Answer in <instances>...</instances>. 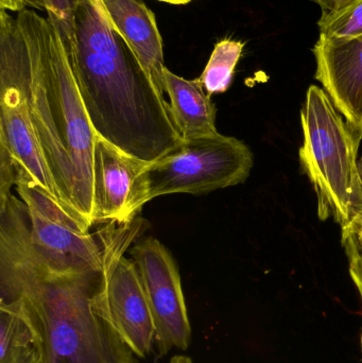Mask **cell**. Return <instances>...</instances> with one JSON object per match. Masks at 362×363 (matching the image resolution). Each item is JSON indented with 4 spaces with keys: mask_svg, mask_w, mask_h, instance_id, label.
Instances as JSON below:
<instances>
[{
    "mask_svg": "<svg viewBox=\"0 0 362 363\" xmlns=\"http://www.w3.org/2000/svg\"><path fill=\"white\" fill-rule=\"evenodd\" d=\"M0 300L23 305L42 363H138L111 319L102 271L47 266L32 245L27 206L13 194L0 204Z\"/></svg>",
    "mask_w": 362,
    "mask_h": 363,
    "instance_id": "obj_1",
    "label": "cell"
},
{
    "mask_svg": "<svg viewBox=\"0 0 362 363\" xmlns=\"http://www.w3.org/2000/svg\"><path fill=\"white\" fill-rule=\"evenodd\" d=\"M0 76L25 96L32 125L64 202L91 221L96 132L57 28L33 9L0 12ZM94 225V224H93Z\"/></svg>",
    "mask_w": 362,
    "mask_h": 363,
    "instance_id": "obj_2",
    "label": "cell"
},
{
    "mask_svg": "<svg viewBox=\"0 0 362 363\" xmlns=\"http://www.w3.org/2000/svg\"><path fill=\"white\" fill-rule=\"evenodd\" d=\"M74 33L68 55L96 134L147 163L178 148L184 140L165 96L91 0L77 6Z\"/></svg>",
    "mask_w": 362,
    "mask_h": 363,
    "instance_id": "obj_3",
    "label": "cell"
},
{
    "mask_svg": "<svg viewBox=\"0 0 362 363\" xmlns=\"http://www.w3.org/2000/svg\"><path fill=\"white\" fill-rule=\"evenodd\" d=\"M301 123L300 161L316 191L319 218L333 217L344 228L362 211L357 159L362 135L317 85L307 89Z\"/></svg>",
    "mask_w": 362,
    "mask_h": 363,
    "instance_id": "obj_4",
    "label": "cell"
},
{
    "mask_svg": "<svg viewBox=\"0 0 362 363\" xmlns=\"http://www.w3.org/2000/svg\"><path fill=\"white\" fill-rule=\"evenodd\" d=\"M253 155L242 140L217 133L184 140L147 167L149 201L166 194H203L244 183Z\"/></svg>",
    "mask_w": 362,
    "mask_h": 363,
    "instance_id": "obj_5",
    "label": "cell"
},
{
    "mask_svg": "<svg viewBox=\"0 0 362 363\" xmlns=\"http://www.w3.org/2000/svg\"><path fill=\"white\" fill-rule=\"evenodd\" d=\"M130 255L152 311L159 356L167 355L172 349L187 351L191 342V326L176 260L153 237L138 241Z\"/></svg>",
    "mask_w": 362,
    "mask_h": 363,
    "instance_id": "obj_6",
    "label": "cell"
},
{
    "mask_svg": "<svg viewBox=\"0 0 362 363\" xmlns=\"http://www.w3.org/2000/svg\"><path fill=\"white\" fill-rule=\"evenodd\" d=\"M96 134L93 157V224L135 221L149 202L147 167Z\"/></svg>",
    "mask_w": 362,
    "mask_h": 363,
    "instance_id": "obj_7",
    "label": "cell"
},
{
    "mask_svg": "<svg viewBox=\"0 0 362 363\" xmlns=\"http://www.w3.org/2000/svg\"><path fill=\"white\" fill-rule=\"evenodd\" d=\"M312 53L315 78L342 116L362 135V35L337 42L319 38Z\"/></svg>",
    "mask_w": 362,
    "mask_h": 363,
    "instance_id": "obj_8",
    "label": "cell"
},
{
    "mask_svg": "<svg viewBox=\"0 0 362 363\" xmlns=\"http://www.w3.org/2000/svg\"><path fill=\"white\" fill-rule=\"evenodd\" d=\"M0 146L4 147L15 163L23 167L34 180L38 181L57 200L67 205L62 199L45 159L42 146L28 112L23 91L12 81L1 76Z\"/></svg>",
    "mask_w": 362,
    "mask_h": 363,
    "instance_id": "obj_9",
    "label": "cell"
},
{
    "mask_svg": "<svg viewBox=\"0 0 362 363\" xmlns=\"http://www.w3.org/2000/svg\"><path fill=\"white\" fill-rule=\"evenodd\" d=\"M27 209L32 245L47 266L59 272H101L103 255L97 234L83 232Z\"/></svg>",
    "mask_w": 362,
    "mask_h": 363,
    "instance_id": "obj_10",
    "label": "cell"
},
{
    "mask_svg": "<svg viewBox=\"0 0 362 363\" xmlns=\"http://www.w3.org/2000/svg\"><path fill=\"white\" fill-rule=\"evenodd\" d=\"M110 25L125 40L162 95L165 96L163 38L154 13L142 0H103Z\"/></svg>",
    "mask_w": 362,
    "mask_h": 363,
    "instance_id": "obj_11",
    "label": "cell"
},
{
    "mask_svg": "<svg viewBox=\"0 0 362 363\" xmlns=\"http://www.w3.org/2000/svg\"><path fill=\"white\" fill-rule=\"evenodd\" d=\"M164 77L165 93L170 99V115L181 138L191 140L219 133L216 106L199 79L187 80L167 67Z\"/></svg>",
    "mask_w": 362,
    "mask_h": 363,
    "instance_id": "obj_12",
    "label": "cell"
},
{
    "mask_svg": "<svg viewBox=\"0 0 362 363\" xmlns=\"http://www.w3.org/2000/svg\"><path fill=\"white\" fill-rule=\"evenodd\" d=\"M0 363H42L38 333L17 300H0Z\"/></svg>",
    "mask_w": 362,
    "mask_h": 363,
    "instance_id": "obj_13",
    "label": "cell"
},
{
    "mask_svg": "<svg viewBox=\"0 0 362 363\" xmlns=\"http://www.w3.org/2000/svg\"><path fill=\"white\" fill-rule=\"evenodd\" d=\"M244 47V43L231 38H225L215 45L203 72L198 78L208 95L225 93L231 86Z\"/></svg>",
    "mask_w": 362,
    "mask_h": 363,
    "instance_id": "obj_14",
    "label": "cell"
},
{
    "mask_svg": "<svg viewBox=\"0 0 362 363\" xmlns=\"http://www.w3.org/2000/svg\"><path fill=\"white\" fill-rule=\"evenodd\" d=\"M320 36L325 40H351L362 35V0H355L337 12L323 13L318 23Z\"/></svg>",
    "mask_w": 362,
    "mask_h": 363,
    "instance_id": "obj_15",
    "label": "cell"
},
{
    "mask_svg": "<svg viewBox=\"0 0 362 363\" xmlns=\"http://www.w3.org/2000/svg\"><path fill=\"white\" fill-rule=\"evenodd\" d=\"M47 18L57 28L67 51L74 47V12L80 0H42Z\"/></svg>",
    "mask_w": 362,
    "mask_h": 363,
    "instance_id": "obj_16",
    "label": "cell"
},
{
    "mask_svg": "<svg viewBox=\"0 0 362 363\" xmlns=\"http://www.w3.org/2000/svg\"><path fill=\"white\" fill-rule=\"evenodd\" d=\"M342 243L349 258L351 279L362 298V237L346 226L342 228Z\"/></svg>",
    "mask_w": 362,
    "mask_h": 363,
    "instance_id": "obj_17",
    "label": "cell"
},
{
    "mask_svg": "<svg viewBox=\"0 0 362 363\" xmlns=\"http://www.w3.org/2000/svg\"><path fill=\"white\" fill-rule=\"evenodd\" d=\"M16 181V164L4 147L0 146V203L12 194Z\"/></svg>",
    "mask_w": 362,
    "mask_h": 363,
    "instance_id": "obj_18",
    "label": "cell"
},
{
    "mask_svg": "<svg viewBox=\"0 0 362 363\" xmlns=\"http://www.w3.org/2000/svg\"><path fill=\"white\" fill-rule=\"evenodd\" d=\"M28 6L38 9V10H44V4H43L42 0H0V9L1 10L18 13L25 10V9H28Z\"/></svg>",
    "mask_w": 362,
    "mask_h": 363,
    "instance_id": "obj_19",
    "label": "cell"
},
{
    "mask_svg": "<svg viewBox=\"0 0 362 363\" xmlns=\"http://www.w3.org/2000/svg\"><path fill=\"white\" fill-rule=\"evenodd\" d=\"M355 0H329V12H337V11L342 10V9L346 8L349 4H351Z\"/></svg>",
    "mask_w": 362,
    "mask_h": 363,
    "instance_id": "obj_20",
    "label": "cell"
},
{
    "mask_svg": "<svg viewBox=\"0 0 362 363\" xmlns=\"http://www.w3.org/2000/svg\"><path fill=\"white\" fill-rule=\"evenodd\" d=\"M348 228H350L351 230H354L356 234H358L359 236L362 237V211L359 213L356 217L353 219V221L349 224ZM346 228V226H344Z\"/></svg>",
    "mask_w": 362,
    "mask_h": 363,
    "instance_id": "obj_21",
    "label": "cell"
},
{
    "mask_svg": "<svg viewBox=\"0 0 362 363\" xmlns=\"http://www.w3.org/2000/svg\"><path fill=\"white\" fill-rule=\"evenodd\" d=\"M94 4H96L98 9H99L100 12L106 17L108 19V23H110V19H108V13H106V6H104L103 0H91Z\"/></svg>",
    "mask_w": 362,
    "mask_h": 363,
    "instance_id": "obj_22",
    "label": "cell"
},
{
    "mask_svg": "<svg viewBox=\"0 0 362 363\" xmlns=\"http://www.w3.org/2000/svg\"><path fill=\"white\" fill-rule=\"evenodd\" d=\"M170 363H193V362H191V358L187 357V356H174V357L170 360Z\"/></svg>",
    "mask_w": 362,
    "mask_h": 363,
    "instance_id": "obj_23",
    "label": "cell"
},
{
    "mask_svg": "<svg viewBox=\"0 0 362 363\" xmlns=\"http://www.w3.org/2000/svg\"><path fill=\"white\" fill-rule=\"evenodd\" d=\"M157 1L165 2V4H174V6H182V4H187L193 0H157Z\"/></svg>",
    "mask_w": 362,
    "mask_h": 363,
    "instance_id": "obj_24",
    "label": "cell"
},
{
    "mask_svg": "<svg viewBox=\"0 0 362 363\" xmlns=\"http://www.w3.org/2000/svg\"><path fill=\"white\" fill-rule=\"evenodd\" d=\"M318 4L322 9V13H327L329 11V0H312Z\"/></svg>",
    "mask_w": 362,
    "mask_h": 363,
    "instance_id": "obj_25",
    "label": "cell"
},
{
    "mask_svg": "<svg viewBox=\"0 0 362 363\" xmlns=\"http://www.w3.org/2000/svg\"><path fill=\"white\" fill-rule=\"evenodd\" d=\"M358 172H359V178H361V185H362V157L361 159L358 161Z\"/></svg>",
    "mask_w": 362,
    "mask_h": 363,
    "instance_id": "obj_26",
    "label": "cell"
},
{
    "mask_svg": "<svg viewBox=\"0 0 362 363\" xmlns=\"http://www.w3.org/2000/svg\"><path fill=\"white\" fill-rule=\"evenodd\" d=\"M361 355H362V330H361Z\"/></svg>",
    "mask_w": 362,
    "mask_h": 363,
    "instance_id": "obj_27",
    "label": "cell"
}]
</instances>
